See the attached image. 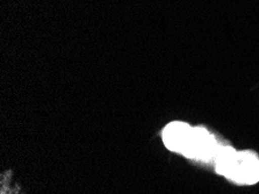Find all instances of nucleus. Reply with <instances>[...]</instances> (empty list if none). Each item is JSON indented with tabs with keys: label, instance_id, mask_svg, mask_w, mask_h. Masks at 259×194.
Listing matches in <instances>:
<instances>
[{
	"label": "nucleus",
	"instance_id": "f257e3e1",
	"mask_svg": "<svg viewBox=\"0 0 259 194\" xmlns=\"http://www.w3.org/2000/svg\"><path fill=\"white\" fill-rule=\"evenodd\" d=\"M215 170L239 185H253L259 181V156L244 150L236 151L233 146L222 145L215 157Z\"/></svg>",
	"mask_w": 259,
	"mask_h": 194
},
{
	"label": "nucleus",
	"instance_id": "7ed1b4c3",
	"mask_svg": "<svg viewBox=\"0 0 259 194\" xmlns=\"http://www.w3.org/2000/svg\"><path fill=\"white\" fill-rule=\"evenodd\" d=\"M192 132H193V127H191L186 122H171L163 129L162 137L164 144L171 151L184 155L188 143H190Z\"/></svg>",
	"mask_w": 259,
	"mask_h": 194
},
{
	"label": "nucleus",
	"instance_id": "f03ea898",
	"mask_svg": "<svg viewBox=\"0 0 259 194\" xmlns=\"http://www.w3.org/2000/svg\"><path fill=\"white\" fill-rule=\"evenodd\" d=\"M221 146L217 137L205 127H193L190 143L184 156L195 161L210 162L215 160Z\"/></svg>",
	"mask_w": 259,
	"mask_h": 194
}]
</instances>
